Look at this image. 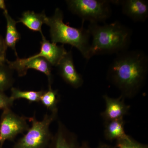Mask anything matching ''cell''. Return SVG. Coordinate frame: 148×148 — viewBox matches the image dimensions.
Wrapping results in <instances>:
<instances>
[{"label":"cell","mask_w":148,"mask_h":148,"mask_svg":"<svg viewBox=\"0 0 148 148\" xmlns=\"http://www.w3.org/2000/svg\"><path fill=\"white\" fill-rule=\"evenodd\" d=\"M148 73V57L141 50H127L116 54L110 64L107 78L125 98H134L145 84Z\"/></svg>","instance_id":"cell-1"},{"label":"cell","mask_w":148,"mask_h":148,"mask_svg":"<svg viewBox=\"0 0 148 148\" xmlns=\"http://www.w3.org/2000/svg\"><path fill=\"white\" fill-rule=\"evenodd\" d=\"M92 38L90 58L95 55L121 53L128 50L132 31L119 21L100 25L90 23L87 28Z\"/></svg>","instance_id":"cell-2"},{"label":"cell","mask_w":148,"mask_h":148,"mask_svg":"<svg viewBox=\"0 0 148 148\" xmlns=\"http://www.w3.org/2000/svg\"><path fill=\"white\" fill-rule=\"evenodd\" d=\"M64 13L60 9L55 10L54 14L51 17L47 16L45 24L50 27L51 42L57 45L69 44L76 48L85 59H90V36L87 29L82 27L74 28L65 24L64 22Z\"/></svg>","instance_id":"cell-3"},{"label":"cell","mask_w":148,"mask_h":148,"mask_svg":"<svg viewBox=\"0 0 148 148\" xmlns=\"http://www.w3.org/2000/svg\"><path fill=\"white\" fill-rule=\"evenodd\" d=\"M57 114L58 112L47 113L41 121L37 120L35 115L29 118L32 126L14 144L13 148H48L53 136L49 126L57 117Z\"/></svg>","instance_id":"cell-4"},{"label":"cell","mask_w":148,"mask_h":148,"mask_svg":"<svg viewBox=\"0 0 148 148\" xmlns=\"http://www.w3.org/2000/svg\"><path fill=\"white\" fill-rule=\"evenodd\" d=\"M66 3L72 13L83 22H105L112 15L113 0H68Z\"/></svg>","instance_id":"cell-5"},{"label":"cell","mask_w":148,"mask_h":148,"mask_svg":"<svg viewBox=\"0 0 148 148\" xmlns=\"http://www.w3.org/2000/svg\"><path fill=\"white\" fill-rule=\"evenodd\" d=\"M27 119L14 113L10 109L3 110L0 119V148L6 140L12 141L18 134L27 131L30 127Z\"/></svg>","instance_id":"cell-6"},{"label":"cell","mask_w":148,"mask_h":148,"mask_svg":"<svg viewBox=\"0 0 148 148\" xmlns=\"http://www.w3.org/2000/svg\"><path fill=\"white\" fill-rule=\"evenodd\" d=\"M6 63L11 69L15 70L20 77L24 76L29 69H33L45 74L48 77L49 83H51V65L42 57L25 58H17L15 61H10L7 60Z\"/></svg>","instance_id":"cell-7"},{"label":"cell","mask_w":148,"mask_h":148,"mask_svg":"<svg viewBox=\"0 0 148 148\" xmlns=\"http://www.w3.org/2000/svg\"><path fill=\"white\" fill-rule=\"evenodd\" d=\"M56 67L60 76L66 83L75 88L82 86L84 81L76 69L71 50L67 51Z\"/></svg>","instance_id":"cell-8"},{"label":"cell","mask_w":148,"mask_h":148,"mask_svg":"<svg viewBox=\"0 0 148 148\" xmlns=\"http://www.w3.org/2000/svg\"><path fill=\"white\" fill-rule=\"evenodd\" d=\"M120 5L123 13L135 22H144L148 18V2L146 0H117L113 4Z\"/></svg>","instance_id":"cell-9"},{"label":"cell","mask_w":148,"mask_h":148,"mask_svg":"<svg viewBox=\"0 0 148 148\" xmlns=\"http://www.w3.org/2000/svg\"><path fill=\"white\" fill-rule=\"evenodd\" d=\"M106 103V109L101 113L104 123L123 119L128 114L130 106L125 103V98L121 95L117 98H110L107 95H103Z\"/></svg>","instance_id":"cell-10"},{"label":"cell","mask_w":148,"mask_h":148,"mask_svg":"<svg viewBox=\"0 0 148 148\" xmlns=\"http://www.w3.org/2000/svg\"><path fill=\"white\" fill-rule=\"evenodd\" d=\"M48 148H80V145L77 135L59 121L57 131L52 136Z\"/></svg>","instance_id":"cell-11"},{"label":"cell","mask_w":148,"mask_h":148,"mask_svg":"<svg viewBox=\"0 0 148 148\" xmlns=\"http://www.w3.org/2000/svg\"><path fill=\"white\" fill-rule=\"evenodd\" d=\"M42 40L40 42V51L39 53L31 57L33 58L42 57L45 58L51 65L56 67L62 58L67 53L64 45H57L50 42L46 39L43 34H41Z\"/></svg>","instance_id":"cell-12"},{"label":"cell","mask_w":148,"mask_h":148,"mask_svg":"<svg viewBox=\"0 0 148 148\" xmlns=\"http://www.w3.org/2000/svg\"><path fill=\"white\" fill-rule=\"evenodd\" d=\"M46 17L44 12L37 14L34 11H27L23 12L22 17L17 22L22 23L30 30L40 32L42 34V26L45 23Z\"/></svg>","instance_id":"cell-13"},{"label":"cell","mask_w":148,"mask_h":148,"mask_svg":"<svg viewBox=\"0 0 148 148\" xmlns=\"http://www.w3.org/2000/svg\"><path fill=\"white\" fill-rule=\"evenodd\" d=\"M125 122L123 119L104 123V135L106 140L112 141L119 140L127 136L124 130Z\"/></svg>","instance_id":"cell-14"},{"label":"cell","mask_w":148,"mask_h":148,"mask_svg":"<svg viewBox=\"0 0 148 148\" xmlns=\"http://www.w3.org/2000/svg\"><path fill=\"white\" fill-rule=\"evenodd\" d=\"M3 14L6 20V32L4 39L7 47H9L14 50L15 55L17 56L16 50V45L20 38V35L17 31L16 24L17 23L12 18L8 11L3 12Z\"/></svg>","instance_id":"cell-15"},{"label":"cell","mask_w":148,"mask_h":148,"mask_svg":"<svg viewBox=\"0 0 148 148\" xmlns=\"http://www.w3.org/2000/svg\"><path fill=\"white\" fill-rule=\"evenodd\" d=\"M59 101V96L57 90H53L51 84H49L48 90L44 91L40 98V102L52 112H58L57 105Z\"/></svg>","instance_id":"cell-16"},{"label":"cell","mask_w":148,"mask_h":148,"mask_svg":"<svg viewBox=\"0 0 148 148\" xmlns=\"http://www.w3.org/2000/svg\"><path fill=\"white\" fill-rule=\"evenodd\" d=\"M44 90L34 91V90H21L12 87L11 89V95L10 97L14 100L19 99H24L30 103H38L40 98Z\"/></svg>","instance_id":"cell-17"},{"label":"cell","mask_w":148,"mask_h":148,"mask_svg":"<svg viewBox=\"0 0 148 148\" xmlns=\"http://www.w3.org/2000/svg\"><path fill=\"white\" fill-rule=\"evenodd\" d=\"M12 70L5 64H0V91L12 87L14 83Z\"/></svg>","instance_id":"cell-18"},{"label":"cell","mask_w":148,"mask_h":148,"mask_svg":"<svg viewBox=\"0 0 148 148\" xmlns=\"http://www.w3.org/2000/svg\"><path fill=\"white\" fill-rule=\"evenodd\" d=\"M115 148H148V145L139 143L132 137H126L116 140Z\"/></svg>","instance_id":"cell-19"},{"label":"cell","mask_w":148,"mask_h":148,"mask_svg":"<svg viewBox=\"0 0 148 148\" xmlns=\"http://www.w3.org/2000/svg\"><path fill=\"white\" fill-rule=\"evenodd\" d=\"M14 101L10 97L5 95L3 92L0 91V110H3L10 109L13 106Z\"/></svg>","instance_id":"cell-20"},{"label":"cell","mask_w":148,"mask_h":148,"mask_svg":"<svg viewBox=\"0 0 148 148\" xmlns=\"http://www.w3.org/2000/svg\"><path fill=\"white\" fill-rule=\"evenodd\" d=\"M7 48L4 39L0 35V64H5L6 62Z\"/></svg>","instance_id":"cell-21"},{"label":"cell","mask_w":148,"mask_h":148,"mask_svg":"<svg viewBox=\"0 0 148 148\" xmlns=\"http://www.w3.org/2000/svg\"><path fill=\"white\" fill-rule=\"evenodd\" d=\"M80 148H91L89 145V144L87 142L84 141L80 145ZM96 148H115L114 147L107 145L104 143H101L99 144L98 147Z\"/></svg>","instance_id":"cell-22"},{"label":"cell","mask_w":148,"mask_h":148,"mask_svg":"<svg viewBox=\"0 0 148 148\" xmlns=\"http://www.w3.org/2000/svg\"><path fill=\"white\" fill-rule=\"evenodd\" d=\"M0 9L3 10L4 12L8 11L6 7L5 2L3 0H0Z\"/></svg>","instance_id":"cell-23"}]
</instances>
